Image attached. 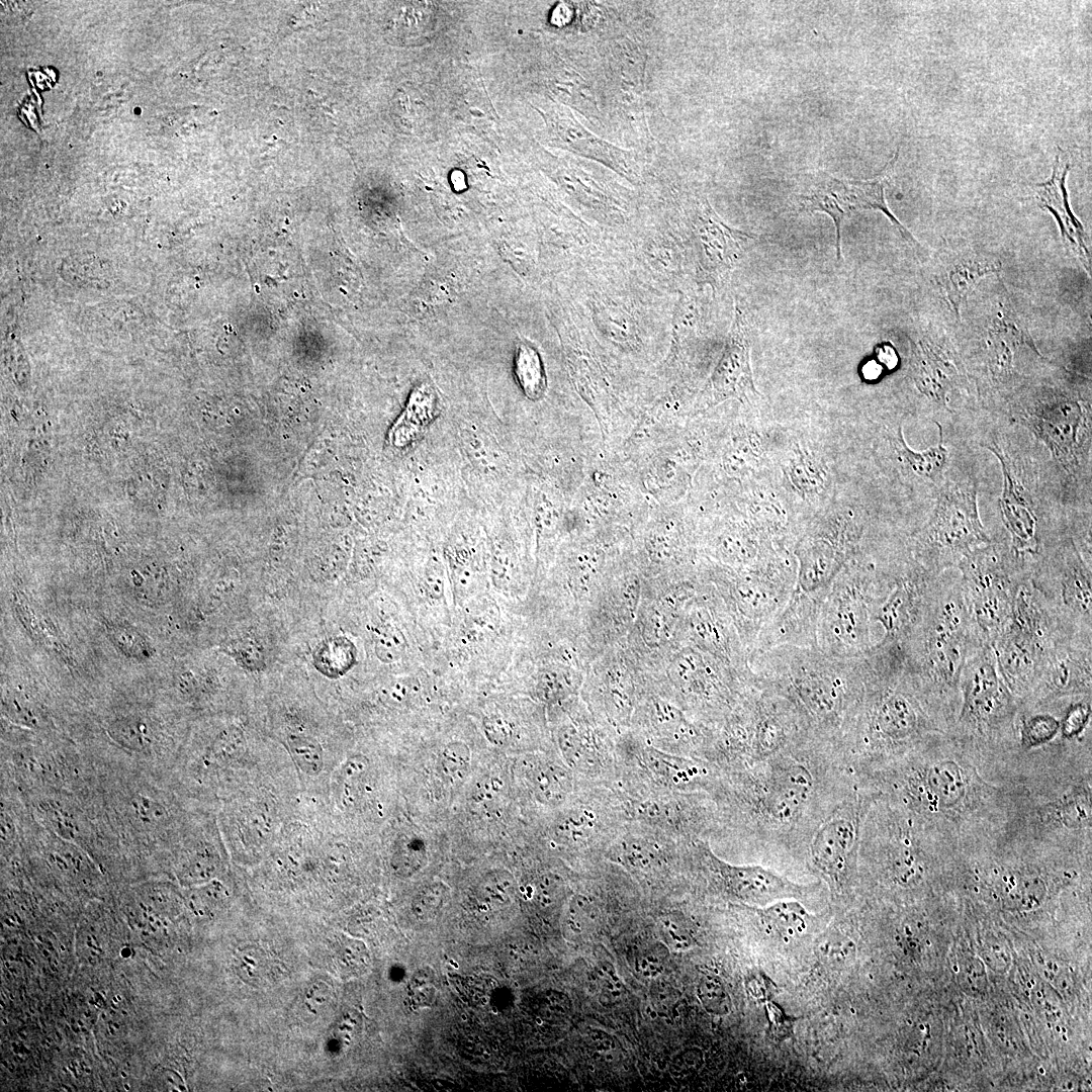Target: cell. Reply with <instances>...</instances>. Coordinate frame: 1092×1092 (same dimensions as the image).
Masks as SVG:
<instances>
[{"instance_id": "cell-47", "label": "cell", "mask_w": 1092, "mask_h": 1092, "mask_svg": "<svg viewBox=\"0 0 1092 1092\" xmlns=\"http://www.w3.org/2000/svg\"><path fill=\"white\" fill-rule=\"evenodd\" d=\"M514 880L502 870L486 874L477 888L479 901L489 908H502L509 904L514 893Z\"/></svg>"}, {"instance_id": "cell-37", "label": "cell", "mask_w": 1092, "mask_h": 1092, "mask_svg": "<svg viewBox=\"0 0 1092 1092\" xmlns=\"http://www.w3.org/2000/svg\"><path fill=\"white\" fill-rule=\"evenodd\" d=\"M936 425L939 431L938 443L924 450H914L907 445L902 427H899L893 440L895 450L904 464L914 474L931 481L940 479L948 463V451L943 444L942 427L938 423Z\"/></svg>"}, {"instance_id": "cell-1", "label": "cell", "mask_w": 1092, "mask_h": 1092, "mask_svg": "<svg viewBox=\"0 0 1092 1092\" xmlns=\"http://www.w3.org/2000/svg\"><path fill=\"white\" fill-rule=\"evenodd\" d=\"M998 769L943 735L857 778L957 855L987 846L1002 834L1008 787L1005 780L997 783L985 776Z\"/></svg>"}, {"instance_id": "cell-2", "label": "cell", "mask_w": 1092, "mask_h": 1092, "mask_svg": "<svg viewBox=\"0 0 1092 1092\" xmlns=\"http://www.w3.org/2000/svg\"><path fill=\"white\" fill-rule=\"evenodd\" d=\"M1091 738H1059L1007 763V820L997 841L1091 852Z\"/></svg>"}, {"instance_id": "cell-58", "label": "cell", "mask_w": 1092, "mask_h": 1092, "mask_svg": "<svg viewBox=\"0 0 1092 1092\" xmlns=\"http://www.w3.org/2000/svg\"><path fill=\"white\" fill-rule=\"evenodd\" d=\"M446 583V570L443 562L436 556L431 557L422 573L421 587L423 595L431 602L443 599Z\"/></svg>"}, {"instance_id": "cell-15", "label": "cell", "mask_w": 1092, "mask_h": 1092, "mask_svg": "<svg viewBox=\"0 0 1092 1092\" xmlns=\"http://www.w3.org/2000/svg\"><path fill=\"white\" fill-rule=\"evenodd\" d=\"M685 213L697 278L713 289L719 288L755 236L726 224L703 196L691 198Z\"/></svg>"}, {"instance_id": "cell-38", "label": "cell", "mask_w": 1092, "mask_h": 1092, "mask_svg": "<svg viewBox=\"0 0 1092 1092\" xmlns=\"http://www.w3.org/2000/svg\"><path fill=\"white\" fill-rule=\"evenodd\" d=\"M527 780L534 796L542 803L558 805L571 790V778L559 764L537 761L527 770Z\"/></svg>"}, {"instance_id": "cell-42", "label": "cell", "mask_w": 1092, "mask_h": 1092, "mask_svg": "<svg viewBox=\"0 0 1092 1092\" xmlns=\"http://www.w3.org/2000/svg\"><path fill=\"white\" fill-rule=\"evenodd\" d=\"M515 373L525 394L538 398L545 388V377L537 351L527 344L519 345L515 356Z\"/></svg>"}, {"instance_id": "cell-59", "label": "cell", "mask_w": 1092, "mask_h": 1092, "mask_svg": "<svg viewBox=\"0 0 1092 1092\" xmlns=\"http://www.w3.org/2000/svg\"><path fill=\"white\" fill-rule=\"evenodd\" d=\"M483 732L492 744L503 746L512 740L514 726L505 717L491 715L483 720Z\"/></svg>"}, {"instance_id": "cell-36", "label": "cell", "mask_w": 1092, "mask_h": 1092, "mask_svg": "<svg viewBox=\"0 0 1092 1092\" xmlns=\"http://www.w3.org/2000/svg\"><path fill=\"white\" fill-rule=\"evenodd\" d=\"M755 910L762 926L785 940L801 937L812 921V915L797 899L779 900Z\"/></svg>"}, {"instance_id": "cell-7", "label": "cell", "mask_w": 1092, "mask_h": 1092, "mask_svg": "<svg viewBox=\"0 0 1092 1092\" xmlns=\"http://www.w3.org/2000/svg\"><path fill=\"white\" fill-rule=\"evenodd\" d=\"M639 670L648 687L677 705L693 720L712 729L754 687L751 672H740L686 644Z\"/></svg>"}, {"instance_id": "cell-25", "label": "cell", "mask_w": 1092, "mask_h": 1092, "mask_svg": "<svg viewBox=\"0 0 1092 1092\" xmlns=\"http://www.w3.org/2000/svg\"><path fill=\"white\" fill-rule=\"evenodd\" d=\"M604 730L589 709H578L556 731L558 748L565 762L589 775L598 771L606 750Z\"/></svg>"}, {"instance_id": "cell-4", "label": "cell", "mask_w": 1092, "mask_h": 1092, "mask_svg": "<svg viewBox=\"0 0 1092 1092\" xmlns=\"http://www.w3.org/2000/svg\"><path fill=\"white\" fill-rule=\"evenodd\" d=\"M748 667L758 687L788 699L811 735L841 756L862 692L861 658H838L816 647L779 645L751 652Z\"/></svg>"}, {"instance_id": "cell-5", "label": "cell", "mask_w": 1092, "mask_h": 1092, "mask_svg": "<svg viewBox=\"0 0 1092 1092\" xmlns=\"http://www.w3.org/2000/svg\"><path fill=\"white\" fill-rule=\"evenodd\" d=\"M947 570L935 579L919 620L901 645L909 668L951 730L961 702L962 670L985 643L973 621L960 573Z\"/></svg>"}, {"instance_id": "cell-51", "label": "cell", "mask_w": 1092, "mask_h": 1092, "mask_svg": "<svg viewBox=\"0 0 1092 1092\" xmlns=\"http://www.w3.org/2000/svg\"><path fill=\"white\" fill-rule=\"evenodd\" d=\"M237 961L240 976L250 984L261 985L273 973L272 962L259 947L247 946L241 949Z\"/></svg>"}, {"instance_id": "cell-46", "label": "cell", "mask_w": 1092, "mask_h": 1092, "mask_svg": "<svg viewBox=\"0 0 1092 1092\" xmlns=\"http://www.w3.org/2000/svg\"><path fill=\"white\" fill-rule=\"evenodd\" d=\"M1092 716V696L1072 699L1060 718L1059 738L1072 741L1086 735Z\"/></svg>"}, {"instance_id": "cell-23", "label": "cell", "mask_w": 1092, "mask_h": 1092, "mask_svg": "<svg viewBox=\"0 0 1092 1092\" xmlns=\"http://www.w3.org/2000/svg\"><path fill=\"white\" fill-rule=\"evenodd\" d=\"M999 460L1003 489L999 500L1001 519L1014 553L1024 559L1035 557L1050 543L1029 491L1015 475L1007 456L995 443L985 445Z\"/></svg>"}, {"instance_id": "cell-10", "label": "cell", "mask_w": 1092, "mask_h": 1092, "mask_svg": "<svg viewBox=\"0 0 1092 1092\" xmlns=\"http://www.w3.org/2000/svg\"><path fill=\"white\" fill-rule=\"evenodd\" d=\"M991 541L980 519L976 480L948 479L938 492L932 515L914 535L912 557L939 575Z\"/></svg>"}, {"instance_id": "cell-19", "label": "cell", "mask_w": 1092, "mask_h": 1092, "mask_svg": "<svg viewBox=\"0 0 1092 1092\" xmlns=\"http://www.w3.org/2000/svg\"><path fill=\"white\" fill-rule=\"evenodd\" d=\"M685 607L681 645L694 646L743 673H750L749 652L712 584L699 579Z\"/></svg>"}, {"instance_id": "cell-27", "label": "cell", "mask_w": 1092, "mask_h": 1092, "mask_svg": "<svg viewBox=\"0 0 1092 1092\" xmlns=\"http://www.w3.org/2000/svg\"><path fill=\"white\" fill-rule=\"evenodd\" d=\"M1000 262L974 250L953 251L941 259L936 282L957 314L967 296L986 275L998 272Z\"/></svg>"}, {"instance_id": "cell-57", "label": "cell", "mask_w": 1092, "mask_h": 1092, "mask_svg": "<svg viewBox=\"0 0 1092 1092\" xmlns=\"http://www.w3.org/2000/svg\"><path fill=\"white\" fill-rule=\"evenodd\" d=\"M698 995L703 1006L709 1012L715 1014L729 1012L731 1007L730 997L722 983L716 978H703L698 987Z\"/></svg>"}, {"instance_id": "cell-17", "label": "cell", "mask_w": 1092, "mask_h": 1092, "mask_svg": "<svg viewBox=\"0 0 1092 1092\" xmlns=\"http://www.w3.org/2000/svg\"><path fill=\"white\" fill-rule=\"evenodd\" d=\"M640 686V670L623 640L593 660L580 694L597 718L612 728L627 729L631 725Z\"/></svg>"}, {"instance_id": "cell-29", "label": "cell", "mask_w": 1092, "mask_h": 1092, "mask_svg": "<svg viewBox=\"0 0 1092 1092\" xmlns=\"http://www.w3.org/2000/svg\"><path fill=\"white\" fill-rule=\"evenodd\" d=\"M912 376L924 395L947 408V395L958 385L961 373L943 350L920 342L913 348Z\"/></svg>"}, {"instance_id": "cell-8", "label": "cell", "mask_w": 1092, "mask_h": 1092, "mask_svg": "<svg viewBox=\"0 0 1092 1092\" xmlns=\"http://www.w3.org/2000/svg\"><path fill=\"white\" fill-rule=\"evenodd\" d=\"M894 569L861 567L833 579L819 604L815 647L838 658L866 656L882 641L876 615L894 581Z\"/></svg>"}, {"instance_id": "cell-39", "label": "cell", "mask_w": 1092, "mask_h": 1092, "mask_svg": "<svg viewBox=\"0 0 1092 1092\" xmlns=\"http://www.w3.org/2000/svg\"><path fill=\"white\" fill-rule=\"evenodd\" d=\"M1060 732V718L1046 709H1021L1018 722V750L1027 752L1045 746L1056 740Z\"/></svg>"}, {"instance_id": "cell-31", "label": "cell", "mask_w": 1092, "mask_h": 1092, "mask_svg": "<svg viewBox=\"0 0 1092 1092\" xmlns=\"http://www.w3.org/2000/svg\"><path fill=\"white\" fill-rule=\"evenodd\" d=\"M560 130L562 138L580 155L606 165L630 182L638 180L631 152L602 140L575 120L561 122Z\"/></svg>"}, {"instance_id": "cell-35", "label": "cell", "mask_w": 1092, "mask_h": 1092, "mask_svg": "<svg viewBox=\"0 0 1092 1092\" xmlns=\"http://www.w3.org/2000/svg\"><path fill=\"white\" fill-rule=\"evenodd\" d=\"M898 157L899 151L897 150L885 169L873 179L846 180L847 190L853 212L867 209L880 210L890 219L905 240L915 243L912 235L892 213L885 198V186L894 170Z\"/></svg>"}, {"instance_id": "cell-40", "label": "cell", "mask_w": 1092, "mask_h": 1092, "mask_svg": "<svg viewBox=\"0 0 1092 1092\" xmlns=\"http://www.w3.org/2000/svg\"><path fill=\"white\" fill-rule=\"evenodd\" d=\"M449 574L454 598L458 603L473 597L481 582V571L476 556L469 546H451L447 552Z\"/></svg>"}, {"instance_id": "cell-41", "label": "cell", "mask_w": 1092, "mask_h": 1092, "mask_svg": "<svg viewBox=\"0 0 1092 1092\" xmlns=\"http://www.w3.org/2000/svg\"><path fill=\"white\" fill-rule=\"evenodd\" d=\"M105 632L117 650L128 658L142 661L154 654V648L148 638L125 622L109 621L105 623Z\"/></svg>"}, {"instance_id": "cell-54", "label": "cell", "mask_w": 1092, "mask_h": 1092, "mask_svg": "<svg viewBox=\"0 0 1092 1092\" xmlns=\"http://www.w3.org/2000/svg\"><path fill=\"white\" fill-rule=\"evenodd\" d=\"M448 895V889L441 883H434L421 889L412 903L414 915L419 920L433 919L442 909Z\"/></svg>"}, {"instance_id": "cell-32", "label": "cell", "mask_w": 1092, "mask_h": 1092, "mask_svg": "<svg viewBox=\"0 0 1092 1092\" xmlns=\"http://www.w3.org/2000/svg\"><path fill=\"white\" fill-rule=\"evenodd\" d=\"M584 676V671L572 665L543 661L533 674V694L543 703L561 704L580 694Z\"/></svg>"}, {"instance_id": "cell-22", "label": "cell", "mask_w": 1092, "mask_h": 1092, "mask_svg": "<svg viewBox=\"0 0 1092 1092\" xmlns=\"http://www.w3.org/2000/svg\"><path fill=\"white\" fill-rule=\"evenodd\" d=\"M654 743L690 748L712 739L713 729L693 720L681 708L641 680L631 725Z\"/></svg>"}, {"instance_id": "cell-60", "label": "cell", "mask_w": 1092, "mask_h": 1092, "mask_svg": "<svg viewBox=\"0 0 1092 1092\" xmlns=\"http://www.w3.org/2000/svg\"><path fill=\"white\" fill-rule=\"evenodd\" d=\"M424 853V843L422 840L411 838L402 842L395 858L398 860L400 869L413 873L421 867Z\"/></svg>"}, {"instance_id": "cell-55", "label": "cell", "mask_w": 1092, "mask_h": 1092, "mask_svg": "<svg viewBox=\"0 0 1092 1092\" xmlns=\"http://www.w3.org/2000/svg\"><path fill=\"white\" fill-rule=\"evenodd\" d=\"M290 751L299 767L308 775H316L323 766V754L320 744L308 737H294L289 740Z\"/></svg>"}, {"instance_id": "cell-24", "label": "cell", "mask_w": 1092, "mask_h": 1092, "mask_svg": "<svg viewBox=\"0 0 1092 1092\" xmlns=\"http://www.w3.org/2000/svg\"><path fill=\"white\" fill-rule=\"evenodd\" d=\"M748 324L736 305L725 349L712 376V388L718 397L735 396L748 399L755 389L749 358Z\"/></svg>"}, {"instance_id": "cell-52", "label": "cell", "mask_w": 1092, "mask_h": 1092, "mask_svg": "<svg viewBox=\"0 0 1092 1092\" xmlns=\"http://www.w3.org/2000/svg\"><path fill=\"white\" fill-rule=\"evenodd\" d=\"M596 817L588 810L572 811L556 825V835L567 843H582L594 834Z\"/></svg>"}, {"instance_id": "cell-21", "label": "cell", "mask_w": 1092, "mask_h": 1092, "mask_svg": "<svg viewBox=\"0 0 1092 1092\" xmlns=\"http://www.w3.org/2000/svg\"><path fill=\"white\" fill-rule=\"evenodd\" d=\"M723 890L753 908L783 899L804 900L814 885H802L759 864H733L716 856L708 847L701 848Z\"/></svg>"}, {"instance_id": "cell-43", "label": "cell", "mask_w": 1092, "mask_h": 1092, "mask_svg": "<svg viewBox=\"0 0 1092 1092\" xmlns=\"http://www.w3.org/2000/svg\"><path fill=\"white\" fill-rule=\"evenodd\" d=\"M787 475L793 486L804 494L819 491L825 483V471L811 455L797 450L788 466Z\"/></svg>"}, {"instance_id": "cell-28", "label": "cell", "mask_w": 1092, "mask_h": 1092, "mask_svg": "<svg viewBox=\"0 0 1092 1092\" xmlns=\"http://www.w3.org/2000/svg\"><path fill=\"white\" fill-rule=\"evenodd\" d=\"M796 197L799 212H824L831 217L836 230V257L840 260L841 223L852 213L846 179H839L821 170L812 172Z\"/></svg>"}, {"instance_id": "cell-30", "label": "cell", "mask_w": 1092, "mask_h": 1092, "mask_svg": "<svg viewBox=\"0 0 1092 1092\" xmlns=\"http://www.w3.org/2000/svg\"><path fill=\"white\" fill-rule=\"evenodd\" d=\"M438 412V398L428 382H422L411 392L396 421L391 426L387 440L395 448H404L416 442L432 424Z\"/></svg>"}, {"instance_id": "cell-44", "label": "cell", "mask_w": 1092, "mask_h": 1092, "mask_svg": "<svg viewBox=\"0 0 1092 1092\" xmlns=\"http://www.w3.org/2000/svg\"><path fill=\"white\" fill-rule=\"evenodd\" d=\"M397 11V18L394 20L396 29L401 30L397 34H402V38H421L425 37L434 24V6L428 2H404Z\"/></svg>"}, {"instance_id": "cell-49", "label": "cell", "mask_w": 1092, "mask_h": 1092, "mask_svg": "<svg viewBox=\"0 0 1092 1092\" xmlns=\"http://www.w3.org/2000/svg\"><path fill=\"white\" fill-rule=\"evenodd\" d=\"M109 735L120 745L143 750L150 744L151 732L145 722L136 717H123L108 726Z\"/></svg>"}, {"instance_id": "cell-48", "label": "cell", "mask_w": 1092, "mask_h": 1092, "mask_svg": "<svg viewBox=\"0 0 1092 1092\" xmlns=\"http://www.w3.org/2000/svg\"><path fill=\"white\" fill-rule=\"evenodd\" d=\"M373 642L376 657L387 664L398 661L407 647L403 633L391 623H383L374 629Z\"/></svg>"}, {"instance_id": "cell-18", "label": "cell", "mask_w": 1092, "mask_h": 1092, "mask_svg": "<svg viewBox=\"0 0 1092 1092\" xmlns=\"http://www.w3.org/2000/svg\"><path fill=\"white\" fill-rule=\"evenodd\" d=\"M699 578L641 596L636 620L624 643L639 668L648 667L681 645V622L686 604L694 596Z\"/></svg>"}, {"instance_id": "cell-11", "label": "cell", "mask_w": 1092, "mask_h": 1092, "mask_svg": "<svg viewBox=\"0 0 1092 1092\" xmlns=\"http://www.w3.org/2000/svg\"><path fill=\"white\" fill-rule=\"evenodd\" d=\"M954 568L979 636L992 645L1010 620L1017 583L1027 570L1025 561L1009 544L991 541L967 554Z\"/></svg>"}, {"instance_id": "cell-53", "label": "cell", "mask_w": 1092, "mask_h": 1092, "mask_svg": "<svg viewBox=\"0 0 1092 1092\" xmlns=\"http://www.w3.org/2000/svg\"><path fill=\"white\" fill-rule=\"evenodd\" d=\"M491 579L494 586L504 593L517 590L519 579L513 554L502 544H497L493 548L491 556Z\"/></svg>"}, {"instance_id": "cell-61", "label": "cell", "mask_w": 1092, "mask_h": 1092, "mask_svg": "<svg viewBox=\"0 0 1092 1092\" xmlns=\"http://www.w3.org/2000/svg\"><path fill=\"white\" fill-rule=\"evenodd\" d=\"M418 690L417 685L411 678L397 679L384 687L383 696L387 702L393 705H402L408 702Z\"/></svg>"}, {"instance_id": "cell-34", "label": "cell", "mask_w": 1092, "mask_h": 1092, "mask_svg": "<svg viewBox=\"0 0 1092 1092\" xmlns=\"http://www.w3.org/2000/svg\"><path fill=\"white\" fill-rule=\"evenodd\" d=\"M590 311L597 328L610 340L619 344L638 341V320L631 307L623 301L607 295L595 296Z\"/></svg>"}, {"instance_id": "cell-50", "label": "cell", "mask_w": 1092, "mask_h": 1092, "mask_svg": "<svg viewBox=\"0 0 1092 1092\" xmlns=\"http://www.w3.org/2000/svg\"><path fill=\"white\" fill-rule=\"evenodd\" d=\"M642 252L645 262L661 276L671 278L680 269V252L671 242L653 241L646 244Z\"/></svg>"}, {"instance_id": "cell-33", "label": "cell", "mask_w": 1092, "mask_h": 1092, "mask_svg": "<svg viewBox=\"0 0 1092 1092\" xmlns=\"http://www.w3.org/2000/svg\"><path fill=\"white\" fill-rule=\"evenodd\" d=\"M639 760L648 771L663 783L675 787H697L707 782V768L690 759L665 754L650 745L639 743Z\"/></svg>"}, {"instance_id": "cell-6", "label": "cell", "mask_w": 1092, "mask_h": 1092, "mask_svg": "<svg viewBox=\"0 0 1092 1092\" xmlns=\"http://www.w3.org/2000/svg\"><path fill=\"white\" fill-rule=\"evenodd\" d=\"M961 702L951 736L991 765L1008 761L1018 750L1022 703L1003 680L990 644L966 661L960 679Z\"/></svg>"}, {"instance_id": "cell-20", "label": "cell", "mask_w": 1092, "mask_h": 1092, "mask_svg": "<svg viewBox=\"0 0 1092 1092\" xmlns=\"http://www.w3.org/2000/svg\"><path fill=\"white\" fill-rule=\"evenodd\" d=\"M1092 696V637L1065 635L1048 651L1023 710L1056 711L1063 700Z\"/></svg>"}, {"instance_id": "cell-56", "label": "cell", "mask_w": 1092, "mask_h": 1092, "mask_svg": "<svg viewBox=\"0 0 1092 1092\" xmlns=\"http://www.w3.org/2000/svg\"><path fill=\"white\" fill-rule=\"evenodd\" d=\"M469 747L461 741H453L444 746L439 766L444 776L450 779L460 778L469 765Z\"/></svg>"}, {"instance_id": "cell-26", "label": "cell", "mask_w": 1092, "mask_h": 1092, "mask_svg": "<svg viewBox=\"0 0 1092 1092\" xmlns=\"http://www.w3.org/2000/svg\"><path fill=\"white\" fill-rule=\"evenodd\" d=\"M1070 168L1069 158L1060 149L1051 178L1033 185L1032 188L1039 207L1050 211L1057 219L1067 248L1087 265L1090 261L1084 242V230L1070 208L1066 190V178Z\"/></svg>"}, {"instance_id": "cell-3", "label": "cell", "mask_w": 1092, "mask_h": 1092, "mask_svg": "<svg viewBox=\"0 0 1092 1092\" xmlns=\"http://www.w3.org/2000/svg\"><path fill=\"white\" fill-rule=\"evenodd\" d=\"M862 662V692L843 743L859 776L949 735L950 726L909 668L901 643L877 646Z\"/></svg>"}, {"instance_id": "cell-16", "label": "cell", "mask_w": 1092, "mask_h": 1092, "mask_svg": "<svg viewBox=\"0 0 1092 1092\" xmlns=\"http://www.w3.org/2000/svg\"><path fill=\"white\" fill-rule=\"evenodd\" d=\"M641 594L637 566L610 565L580 620L582 634L598 655L627 637L637 617Z\"/></svg>"}, {"instance_id": "cell-9", "label": "cell", "mask_w": 1092, "mask_h": 1092, "mask_svg": "<svg viewBox=\"0 0 1092 1092\" xmlns=\"http://www.w3.org/2000/svg\"><path fill=\"white\" fill-rule=\"evenodd\" d=\"M876 799L875 792L851 777L807 838L806 862L836 898H845L853 888L862 825Z\"/></svg>"}, {"instance_id": "cell-14", "label": "cell", "mask_w": 1092, "mask_h": 1092, "mask_svg": "<svg viewBox=\"0 0 1092 1092\" xmlns=\"http://www.w3.org/2000/svg\"><path fill=\"white\" fill-rule=\"evenodd\" d=\"M1090 410L1080 400L1048 393L1014 408L1012 420L1045 445L1064 471L1078 474L1084 441L1090 436Z\"/></svg>"}, {"instance_id": "cell-63", "label": "cell", "mask_w": 1092, "mask_h": 1092, "mask_svg": "<svg viewBox=\"0 0 1092 1092\" xmlns=\"http://www.w3.org/2000/svg\"><path fill=\"white\" fill-rule=\"evenodd\" d=\"M133 807L139 817L148 822L158 820L163 811L159 804L143 797L134 801Z\"/></svg>"}, {"instance_id": "cell-13", "label": "cell", "mask_w": 1092, "mask_h": 1092, "mask_svg": "<svg viewBox=\"0 0 1092 1092\" xmlns=\"http://www.w3.org/2000/svg\"><path fill=\"white\" fill-rule=\"evenodd\" d=\"M699 578L719 595L749 655L762 628L788 603L795 584L786 577L725 570H708Z\"/></svg>"}, {"instance_id": "cell-62", "label": "cell", "mask_w": 1092, "mask_h": 1092, "mask_svg": "<svg viewBox=\"0 0 1092 1092\" xmlns=\"http://www.w3.org/2000/svg\"><path fill=\"white\" fill-rule=\"evenodd\" d=\"M502 790V782L495 778H486L482 780L474 791V799L478 803H489L493 801Z\"/></svg>"}, {"instance_id": "cell-12", "label": "cell", "mask_w": 1092, "mask_h": 1092, "mask_svg": "<svg viewBox=\"0 0 1092 1092\" xmlns=\"http://www.w3.org/2000/svg\"><path fill=\"white\" fill-rule=\"evenodd\" d=\"M1033 586L1072 633L1092 636L1091 564L1073 536H1061L1026 563Z\"/></svg>"}, {"instance_id": "cell-45", "label": "cell", "mask_w": 1092, "mask_h": 1092, "mask_svg": "<svg viewBox=\"0 0 1092 1092\" xmlns=\"http://www.w3.org/2000/svg\"><path fill=\"white\" fill-rule=\"evenodd\" d=\"M498 623L499 615L493 603L474 604L465 614L463 634L469 642L483 641L496 632Z\"/></svg>"}]
</instances>
